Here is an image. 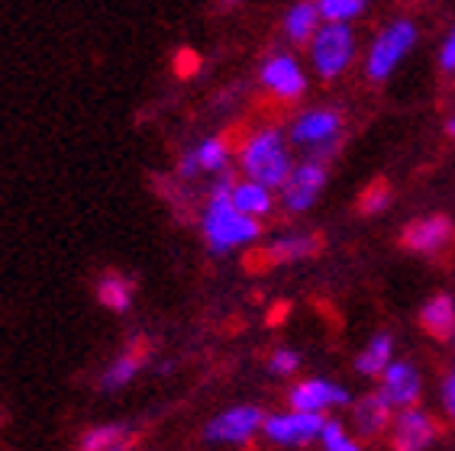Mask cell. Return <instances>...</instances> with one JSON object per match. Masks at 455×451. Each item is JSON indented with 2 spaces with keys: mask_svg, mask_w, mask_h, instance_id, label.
Here are the masks:
<instances>
[{
  "mask_svg": "<svg viewBox=\"0 0 455 451\" xmlns=\"http://www.w3.org/2000/svg\"><path fill=\"white\" fill-rule=\"evenodd\" d=\"M243 171L262 187H284L291 178V152L278 130H259L243 148Z\"/></svg>",
  "mask_w": 455,
  "mask_h": 451,
  "instance_id": "cell-1",
  "label": "cell"
},
{
  "mask_svg": "<svg viewBox=\"0 0 455 451\" xmlns=\"http://www.w3.org/2000/svg\"><path fill=\"white\" fill-rule=\"evenodd\" d=\"M204 235H207V245H211L213 255L233 252V249L252 242L259 235V219L243 217L233 207L229 194H211L207 210H204Z\"/></svg>",
  "mask_w": 455,
  "mask_h": 451,
  "instance_id": "cell-2",
  "label": "cell"
},
{
  "mask_svg": "<svg viewBox=\"0 0 455 451\" xmlns=\"http://www.w3.org/2000/svg\"><path fill=\"white\" fill-rule=\"evenodd\" d=\"M413 39H417V27H413L411 20H395V23H387V27L378 33L375 43H371V49H368V61H365L368 78L385 81L387 75L397 68V61L407 55Z\"/></svg>",
  "mask_w": 455,
  "mask_h": 451,
  "instance_id": "cell-3",
  "label": "cell"
},
{
  "mask_svg": "<svg viewBox=\"0 0 455 451\" xmlns=\"http://www.w3.org/2000/svg\"><path fill=\"white\" fill-rule=\"evenodd\" d=\"M355 52V39L352 29L342 23H326L323 29H316L314 45H310V59H314V71L320 78L333 81L336 75L346 71V65L352 61Z\"/></svg>",
  "mask_w": 455,
  "mask_h": 451,
  "instance_id": "cell-4",
  "label": "cell"
},
{
  "mask_svg": "<svg viewBox=\"0 0 455 451\" xmlns=\"http://www.w3.org/2000/svg\"><path fill=\"white\" fill-rule=\"evenodd\" d=\"M291 413H314V416H323V409L330 407H346L349 403V391L339 387V384L330 381H300L291 387L288 393Z\"/></svg>",
  "mask_w": 455,
  "mask_h": 451,
  "instance_id": "cell-5",
  "label": "cell"
},
{
  "mask_svg": "<svg viewBox=\"0 0 455 451\" xmlns=\"http://www.w3.org/2000/svg\"><path fill=\"white\" fill-rule=\"evenodd\" d=\"M323 184H326V168L320 162H314V158H307L304 165H298L291 171L288 184L281 187L284 191V207L291 213L310 210L316 203V197H320V191H323Z\"/></svg>",
  "mask_w": 455,
  "mask_h": 451,
  "instance_id": "cell-6",
  "label": "cell"
},
{
  "mask_svg": "<svg viewBox=\"0 0 455 451\" xmlns=\"http://www.w3.org/2000/svg\"><path fill=\"white\" fill-rule=\"evenodd\" d=\"M326 419L314 413H281V416H265V435L278 445H304L320 439Z\"/></svg>",
  "mask_w": 455,
  "mask_h": 451,
  "instance_id": "cell-7",
  "label": "cell"
},
{
  "mask_svg": "<svg viewBox=\"0 0 455 451\" xmlns=\"http://www.w3.org/2000/svg\"><path fill=\"white\" fill-rule=\"evenodd\" d=\"M452 239H455V226L449 223L446 217H439V213L436 217H427V219H417V223H411V226H403V233H401V245L417 255L443 252Z\"/></svg>",
  "mask_w": 455,
  "mask_h": 451,
  "instance_id": "cell-8",
  "label": "cell"
},
{
  "mask_svg": "<svg viewBox=\"0 0 455 451\" xmlns=\"http://www.w3.org/2000/svg\"><path fill=\"white\" fill-rule=\"evenodd\" d=\"M262 425H265V413L259 407H233L227 413H220L207 425V439L211 442H249Z\"/></svg>",
  "mask_w": 455,
  "mask_h": 451,
  "instance_id": "cell-9",
  "label": "cell"
},
{
  "mask_svg": "<svg viewBox=\"0 0 455 451\" xmlns=\"http://www.w3.org/2000/svg\"><path fill=\"white\" fill-rule=\"evenodd\" d=\"M262 84L268 87L272 94H278L281 100H294V97L304 94L307 78L294 55L275 52V55H268V61L262 65Z\"/></svg>",
  "mask_w": 455,
  "mask_h": 451,
  "instance_id": "cell-10",
  "label": "cell"
},
{
  "mask_svg": "<svg viewBox=\"0 0 455 451\" xmlns=\"http://www.w3.org/2000/svg\"><path fill=\"white\" fill-rule=\"evenodd\" d=\"M339 130H342V116L336 110H310L291 126V139L316 152V148L336 146Z\"/></svg>",
  "mask_w": 455,
  "mask_h": 451,
  "instance_id": "cell-11",
  "label": "cell"
},
{
  "mask_svg": "<svg viewBox=\"0 0 455 451\" xmlns=\"http://www.w3.org/2000/svg\"><path fill=\"white\" fill-rule=\"evenodd\" d=\"M378 393L387 400L391 409H411L417 403V397H420V374L407 361H391L385 368V374H381V391Z\"/></svg>",
  "mask_w": 455,
  "mask_h": 451,
  "instance_id": "cell-12",
  "label": "cell"
},
{
  "mask_svg": "<svg viewBox=\"0 0 455 451\" xmlns=\"http://www.w3.org/2000/svg\"><path fill=\"white\" fill-rule=\"evenodd\" d=\"M436 439V423L420 409H403L395 423V451H427Z\"/></svg>",
  "mask_w": 455,
  "mask_h": 451,
  "instance_id": "cell-13",
  "label": "cell"
},
{
  "mask_svg": "<svg viewBox=\"0 0 455 451\" xmlns=\"http://www.w3.org/2000/svg\"><path fill=\"white\" fill-rule=\"evenodd\" d=\"M146 358H149V345H146V338H136V342L116 358L114 365L104 371L100 387H104V391H120V387H126V384L146 368Z\"/></svg>",
  "mask_w": 455,
  "mask_h": 451,
  "instance_id": "cell-14",
  "label": "cell"
},
{
  "mask_svg": "<svg viewBox=\"0 0 455 451\" xmlns=\"http://www.w3.org/2000/svg\"><path fill=\"white\" fill-rule=\"evenodd\" d=\"M420 326L439 342L455 338V300L449 294L429 297L420 310Z\"/></svg>",
  "mask_w": 455,
  "mask_h": 451,
  "instance_id": "cell-15",
  "label": "cell"
},
{
  "mask_svg": "<svg viewBox=\"0 0 455 451\" xmlns=\"http://www.w3.org/2000/svg\"><path fill=\"white\" fill-rule=\"evenodd\" d=\"M355 425H359L362 435H378L385 432V425L391 423V407H387V400L381 393H365V397L355 403Z\"/></svg>",
  "mask_w": 455,
  "mask_h": 451,
  "instance_id": "cell-16",
  "label": "cell"
},
{
  "mask_svg": "<svg viewBox=\"0 0 455 451\" xmlns=\"http://www.w3.org/2000/svg\"><path fill=\"white\" fill-rule=\"evenodd\" d=\"M229 200H233V207L243 213V217L255 219V217H265L268 210H272V191L268 187H262V184L255 181H243L233 187V194H229Z\"/></svg>",
  "mask_w": 455,
  "mask_h": 451,
  "instance_id": "cell-17",
  "label": "cell"
},
{
  "mask_svg": "<svg viewBox=\"0 0 455 451\" xmlns=\"http://www.w3.org/2000/svg\"><path fill=\"white\" fill-rule=\"evenodd\" d=\"M97 304L107 306L110 313H126L132 306V284L116 271H107L97 281Z\"/></svg>",
  "mask_w": 455,
  "mask_h": 451,
  "instance_id": "cell-18",
  "label": "cell"
},
{
  "mask_svg": "<svg viewBox=\"0 0 455 451\" xmlns=\"http://www.w3.org/2000/svg\"><path fill=\"white\" fill-rule=\"evenodd\" d=\"M316 4H294L288 10V17H284V33H288L291 43H300L304 45L307 39H314L316 36Z\"/></svg>",
  "mask_w": 455,
  "mask_h": 451,
  "instance_id": "cell-19",
  "label": "cell"
},
{
  "mask_svg": "<svg viewBox=\"0 0 455 451\" xmlns=\"http://www.w3.org/2000/svg\"><path fill=\"white\" fill-rule=\"evenodd\" d=\"M387 365H391V336H387V332H378L365 345V352L355 358V368H359V374L371 377V374H385Z\"/></svg>",
  "mask_w": 455,
  "mask_h": 451,
  "instance_id": "cell-20",
  "label": "cell"
},
{
  "mask_svg": "<svg viewBox=\"0 0 455 451\" xmlns=\"http://www.w3.org/2000/svg\"><path fill=\"white\" fill-rule=\"evenodd\" d=\"M123 442H126V425L107 423L81 435V451H116L123 448Z\"/></svg>",
  "mask_w": 455,
  "mask_h": 451,
  "instance_id": "cell-21",
  "label": "cell"
},
{
  "mask_svg": "<svg viewBox=\"0 0 455 451\" xmlns=\"http://www.w3.org/2000/svg\"><path fill=\"white\" fill-rule=\"evenodd\" d=\"M316 249H320V239H316V235H288V239H281V242L272 245L268 258L284 265V261L310 258V255H316Z\"/></svg>",
  "mask_w": 455,
  "mask_h": 451,
  "instance_id": "cell-22",
  "label": "cell"
},
{
  "mask_svg": "<svg viewBox=\"0 0 455 451\" xmlns=\"http://www.w3.org/2000/svg\"><path fill=\"white\" fill-rule=\"evenodd\" d=\"M194 155H197V165H201V171L223 174V168H227V162H229V146L223 139H207L204 146L194 148Z\"/></svg>",
  "mask_w": 455,
  "mask_h": 451,
  "instance_id": "cell-23",
  "label": "cell"
},
{
  "mask_svg": "<svg viewBox=\"0 0 455 451\" xmlns=\"http://www.w3.org/2000/svg\"><path fill=\"white\" fill-rule=\"evenodd\" d=\"M365 10V4L362 0H323V4H316V13L326 20V23H349V20H355Z\"/></svg>",
  "mask_w": 455,
  "mask_h": 451,
  "instance_id": "cell-24",
  "label": "cell"
},
{
  "mask_svg": "<svg viewBox=\"0 0 455 451\" xmlns=\"http://www.w3.org/2000/svg\"><path fill=\"white\" fill-rule=\"evenodd\" d=\"M387 203H391V184H387V181H371L359 197V213H365V217H375V213H381Z\"/></svg>",
  "mask_w": 455,
  "mask_h": 451,
  "instance_id": "cell-25",
  "label": "cell"
},
{
  "mask_svg": "<svg viewBox=\"0 0 455 451\" xmlns=\"http://www.w3.org/2000/svg\"><path fill=\"white\" fill-rule=\"evenodd\" d=\"M320 439H323L326 451H362L359 442H352L349 435H346V429H342V423H336V419H326Z\"/></svg>",
  "mask_w": 455,
  "mask_h": 451,
  "instance_id": "cell-26",
  "label": "cell"
},
{
  "mask_svg": "<svg viewBox=\"0 0 455 451\" xmlns=\"http://www.w3.org/2000/svg\"><path fill=\"white\" fill-rule=\"evenodd\" d=\"M268 368H272L275 374H294L300 368V355L291 352V348H278V352L268 358Z\"/></svg>",
  "mask_w": 455,
  "mask_h": 451,
  "instance_id": "cell-27",
  "label": "cell"
},
{
  "mask_svg": "<svg viewBox=\"0 0 455 451\" xmlns=\"http://www.w3.org/2000/svg\"><path fill=\"white\" fill-rule=\"evenodd\" d=\"M439 68L452 75L455 71V27L449 29V36L443 39V49H439Z\"/></svg>",
  "mask_w": 455,
  "mask_h": 451,
  "instance_id": "cell-28",
  "label": "cell"
},
{
  "mask_svg": "<svg viewBox=\"0 0 455 451\" xmlns=\"http://www.w3.org/2000/svg\"><path fill=\"white\" fill-rule=\"evenodd\" d=\"M443 407H446V413L455 419V371L446 377V384H443Z\"/></svg>",
  "mask_w": 455,
  "mask_h": 451,
  "instance_id": "cell-29",
  "label": "cell"
},
{
  "mask_svg": "<svg viewBox=\"0 0 455 451\" xmlns=\"http://www.w3.org/2000/svg\"><path fill=\"white\" fill-rule=\"evenodd\" d=\"M178 174H181V178H197V174H201V165H197V155H194V152H188V155L181 158Z\"/></svg>",
  "mask_w": 455,
  "mask_h": 451,
  "instance_id": "cell-30",
  "label": "cell"
},
{
  "mask_svg": "<svg viewBox=\"0 0 455 451\" xmlns=\"http://www.w3.org/2000/svg\"><path fill=\"white\" fill-rule=\"evenodd\" d=\"M446 132H449V136H455V116H452V120L446 123Z\"/></svg>",
  "mask_w": 455,
  "mask_h": 451,
  "instance_id": "cell-31",
  "label": "cell"
},
{
  "mask_svg": "<svg viewBox=\"0 0 455 451\" xmlns=\"http://www.w3.org/2000/svg\"><path fill=\"white\" fill-rule=\"evenodd\" d=\"M116 451H123V448H116Z\"/></svg>",
  "mask_w": 455,
  "mask_h": 451,
  "instance_id": "cell-32",
  "label": "cell"
}]
</instances>
